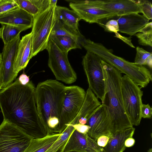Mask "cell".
Segmentation results:
<instances>
[{"mask_svg": "<svg viewBox=\"0 0 152 152\" xmlns=\"http://www.w3.org/2000/svg\"><path fill=\"white\" fill-rule=\"evenodd\" d=\"M101 104L98 98L88 87L86 92L83 104L77 115L78 118V123L86 124L95 110Z\"/></svg>", "mask_w": 152, "mask_h": 152, "instance_id": "ffe728a7", "label": "cell"}, {"mask_svg": "<svg viewBox=\"0 0 152 152\" xmlns=\"http://www.w3.org/2000/svg\"><path fill=\"white\" fill-rule=\"evenodd\" d=\"M1 28H0V38H1Z\"/></svg>", "mask_w": 152, "mask_h": 152, "instance_id": "b9f144b4", "label": "cell"}, {"mask_svg": "<svg viewBox=\"0 0 152 152\" xmlns=\"http://www.w3.org/2000/svg\"><path fill=\"white\" fill-rule=\"evenodd\" d=\"M135 143V140L132 137L127 139L125 142V145L126 147H130L133 146Z\"/></svg>", "mask_w": 152, "mask_h": 152, "instance_id": "74e56055", "label": "cell"}, {"mask_svg": "<svg viewBox=\"0 0 152 152\" xmlns=\"http://www.w3.org/2000/svg\"><path fill=\"white\" fill-rule=\"evenodd\" d=\"M19 7L35 17L53 6L51 0H14Z\"/></svg>", "mask_w": 152, "mask_h": 152, "instance_id": "7402d4cb", "label": "cell"}, {"mask_svg": "<svg viewBox=\"0 0 152 152\" xmlns=\"http://www.w3.org/2000/svg\"><path fill=\"white\" fill-rule=\"evenodd\" d=\"M61 134L53 133L42 138L32 139L23 152H45L60 137Z\"/></svg>", "mask_w": 152, "mask_h": 152, "instance_id": "603a6c76", "label": "cell"}, {"mask_svg": "<svg viewBox=\"0 0 152 152\" xmlns=\"http://www.w3.org/2000/svg\"><path fill=\"white\" fill-rule=\"evenodd\" d=\"M97 23L102 27L105 31L115 33L119 31L118 22L116 20H104L102 19L99 20Z\"/></svg>", "mask_w": 152, "mask_h": 152, "instance_id": "f546056e", "label": "cell"}, {"mask_svg": "<svg viewBox=\"0 0 152 152\" xmlns=\"http://www.w3.org/2000/svg\"><path fill=\"white\" fill-rule=\"evenodd\" d=\"M115 37L121 39L124 42L133 48H135V47L133 45L131 42V38L129 37H126L122 36L119 34L118 32L115 33Z\"/></svg>", "mask_w": 152, "mask_h": 152, "instance_id": "d590c367", "label": "cell"}, {"mask_svg": "<svg viewBox=\"0 0 152 152\" xmlns=\"http://www.w3.org/2000/svg\"><path fill=\"white\" fill-rule=\"evenodd\" d=\"M32 45L31 32L23 36L20 40L14 65V71L17 76L20 71L26 67L31 58Z\"/></svg>", "mask_w": 152, "mask_h": 152, "instance_id": "e0dca14e", "label": "cell"}, {"mask_svg": "<svg viewBox=\"0 0 152 152\" xmlns=\"http://www.w3.org/2000/svg\"><path fill=\"white\" fill-rule=\"evenodd\" d=\"M147 152H152V148H151L149 149Z\"/></svg>", "mask_w": 152, "mask_h": 152, "instance_id": "ab89813d", "label": "cell"}, {"mask_svg": "<svg viewBox=\"0 0 152 152\" xmlns=\"http://www.w3.org/2000/svg\"><path fill=\"white\" fill-rule=\"evenodd\" d=\"M31 81L22 85L18 78L0 90V108L4 120L16 126L31 139L52 134L40 119Z\"/></svg>", "mask_w": 152, "mask_h": 152, "instance_id": "6da1fadb", "label": "cell"}, {"mask_svg": "<svg viewBox=\"0 0 152 152\" xmlns=\"http://www.w3.org/2000/svg\"><path fill=\"white\" fill-rule=\"evenodd\" d=\"M82 46L87 51L96 54L121 73L125 74L141 88L146 87L152 81L151 73L148 69L115 55L112 50L107 49L101 43L86 39Z\"/></svg>", "mask_w": 152, "mask_h": 152, "instance_id": "277c9868", "label": "cell"}, {"mask_svg": "<svg viewBox=\"0 0 152 152\" xmlns=\"http://www.w3.org/2000/svg\"><path fill=\"white\" fill-rule=\"evenodd\" d=\"M2 88L1 85V81H0V90H1Z\"/></svg>", "mask_w": 152, "mask_h": 152, "instance_id": "60d3db41", "label": "cell"}, {"mask_svg": "<svg viewBox=\"0 0 152 152\" xmlns=\"http://www.w3.org/2000/svg\"><path fill=\"white\" fill-rule=\"evenodd\" d=\"M18 7L14 0H0V16Z\"/></svg>", "mask_w": 152, "mask_h": 152, "instance_id": "4dcf8cb0", "label": "cell"}, {"mask_svg": "<svg viewBox=\"0 0 152 152\" xmlns=\"http://www.w3.org/2000/svg\"><path fill=\"white\" fill-rule=\"evenodd\" d=\"M105 84L102 104L105 107L112 135L133 126L124 106L121 89V73L101 59Z\"/></svg>", "mask_w": 152, "mask_h": 152, "instance_id": "7a4b0ae2", "label": "cell"}, {"mask_svg": "<svg viewBox=\"0 0 152 152\" xmlns=\"http://www.w3.org/2000/svg\"><path fill=\"white\" fill-rule=\"evenodd\" d=\"M87 4L121 15L131 13H142L140 0H85Z\"/></svg>", "mask_w": 152, "mask_h": 152, "instance_id": "7c38bea8", "label": "cell"}, {"mask_svg": "<svg viewBox=\"0 0 152 152\" xmlns=\"http://www.w3.org/2000/svg\"><path fill=\"white\" fill-rule=\"evenodd\" d=\"M141 116L144 118H151L152 115V108L149 104H142L141 110Z\"/></svg>", "mask_w": 152, "mask_h": 152, "instance_id": "d6a6232c", "label": "cell"}, {"mask_svg": "<svg viewBox=\"0 0 152 152\" xmlns=\"http://www.w3.org/2000/svg\"><path fill=\"white\" fill-rule=\"evenodd\" d=\"M109 137L105 135H102L97 138L96 142L98 145L100 147L103 148L107 144Z\"/></svg>", "mask_w": 152, "mask_h": 152, "instance_id": "e575fe53", "label": "cell"}, {"mask_svg": "<svg viewBox=\"0 0 152 152\" xmlns=\"http://www.w3.org/2000/svg\"><path fill=\"white\" fill-rule=\"evenodd\" d=\"M56 6H51L34 17L31 32L32 44L31 58L47 48L56 20Z\"/></svg>", "mask_w": 152, "mask_h": 152, "instance_id": "5b68a950", "label": "cell"}, {"mask_svg": "<svg viewBox=\"0 0 152 152\" xmlns=\"http://www.w3.org/2000/svg\"><path fill=\"white\" fill-rule=\"evenodd\" d=\"M18 78L19 82L23 85L27 84L30 81L29 77L24 73L21 74Z\"/></svg>", "mask_w": 152, "mask_h": 152, "instance_id": "8d00e7d4", "label": "cell"}, {"mask_svg": "<svg viewBox=\"0 0 152 152\" xmlns=\"http://www.w3.org/2000/svg\"><path fill=\"white\" fill-rule=\"evenodd\" d=\"M136 55L134 62L135 64L145 66L148 63L152 61L151 53L139 46L136 48Z\"/></svg>", "mask_w": 152, "mask_h": 152, "instance_id": "f1b7e54d", "label": "cell"}, {"mask_svg": "<svg viewBox=\"0 0 152 152\" xmlns=\"http://www.w3.org/2000/svg\"><path fill=\"white\" fill-rule=\"evenodd\" d=\"M1 37L4 44H6L13 39L20 33L25 31L22 28L6 24H1Z\"/></svg>", "mask_w": 152, "mask_h": 152, "instance_id": "4316f807", "label": "cell"}, {"mask_svg": "<svg viewBox=\"0 0 152 152\" xmlns=\"http://www.w3.org/2000/svg\"><path fill=\"white\" fill-rule=\"evenodd\" d=\"M102 147L87 133H80L75 129L70 135L64 152H102Z\"/></svg>", "mask_w": 152, "mask_h": 152, "instance_id": "5bb4252c", "label": "cell"}, {"mask_svg": "<svg viewBox=\"0 0 152 152\" xmlns=\"http://www.w3.org/2000/svg\"><path fill=\"white\" fill-rule=\"evenodd\" d=\"M86 124L90 127L87 134L96 141L99 137L104 134L107 129V115L105 106L101 104L98 107Z\"/></svg>", "mask_w": 152, "mask_h": 152, "instance_id": "2e32d148", "label": "cell"}, {"mask_svg": "<svg viewBox=\"0 0 152 152\" xmlns=\"http://www.w3.org/2000/svg\"><path fill=\"white\" fill-rule=\"evenodd\" d=\"M101 58L87 51L83 57L82 64L89 88L97 98L102 100L105 92V84Z\"/></svg>", "mask_w": 152, "mask_h": 152, "instance_id": "9c48e42d", "label": "cell"}, {"mask_svg": "<svg viewBox=\"0 0 152 152\" xmlns=\"http://www.w3.org/2000/svg\"><path fill=\"white\" fill-rule=\"evenodd\" d=\"M56 19L65 26L76 34H81L78 29V23L81 19L76 12L66 7L56 6Z\"/></svg>", "mask_w": 152, "mask_h": 152, "instance_id": "44dd1931", "label": "cell"}, {"mask_svg": "<svg viewBox=\"0 0 152 152\" xmlns=\"http://www.w3.org/2000/svg\"><path fill=\"white\" fill-rule=\"evenodd\" d=\"M1 61H2V55H1V54L0 53V66H1Z\"/></svg>", "mask_w": 152, "mask_h": 152, "instance_id": "f35d334b", "label": "cell"}, {"mask_svg": "<svg viewBox=\"0 0 152 152\" xmlns=\"http://www.w3.org/2000/svg\"><path fill=\"white\" fill-rule=\"evenodd\" d=\"M20 40L19 34L4 45L0 66V81L2 88L12 83L17 76L14 71V65Z\"/></svg>", "mask_w": 152, "mask_h": 152, "instance_id": "8fae6325", "label": "cell"}, {"mask_svg": "<svg viewBox=\"0 0 152 152\" xmlns=\"http://www.w3.org/2000/svg\"><path fill=\"white\" fill-rule=\"evenodd\" d=\"M86 92L77 86H66L59 122L55 132L61 134L70 124L80 111L84 102Z\"/></svg>", "mask_w": 152, "mask_h": 152, "instance_id": "ba28073f", "label": "cell"}, {"mask_svg": "<svg viewBox=\"0 0 152 152\" xmlns=\"http://www.w3.org/2000/svg\"><path fill=\"white\" fill-rule=\"evenodd\" d=\"M66 126L60 137L45 152H64L68 140L75 129L70 124Z\"/></svg>", "mask_w": 152, "mask_h": 152, "instance_id": "cb8c5ba5", "label": "cell"}, {"mask_svg": "<svg viewBox=\"0 0 152 152\" xmlns=\"http://www.w3.org/2000/svg\"><path fill=\"white\" fill-rule=\"evenodd\" d=\"M135 129L133 127L119 131L110 136L106 145L102 148V152H123L126 148V140L132 137Z\"/></svg>", "mask_w": 152, "mask_h": 152, "instance_id": "d6986e66", "label": "cell"}, {"mask_svg": "<svg viewBox=\"0 0 152 152\" xmlns=\"http://www.w3.org/2000/svg\"><path fill=\"white\" fill-rule=\"evenodd\" d=\"M50 38L63 51L68 53L72 49L81 48L80 44L73 38L65 36H51Z\"/></svg>", "mask_w": 152, "mask_h": 152, "instance_id": "484cf974", "label": "cell"}, {"mask_svg": "<svg viewBox=\"0 0 152 152\" xmlns=\"http://www.w3.org/2000/svg\"><path fill=\"white\" fill-rule=\"evenodd\" d=\"M104 20L114 19L117 21L119 31L132 36L135 35L149 22L143 15L131 13L121 15H116L103 19Z\"/></svg>", "mask_w": 152, "mask_h": 152, "instance_id": "9a60e30c", "label": "cell"}, {"mask_svg": "<svg viewBox=\"0 0 152 152\" xmlns=\"http://www.w3.org/2000/svg\"><path fill=\"white\" fill-rule=\"evenodd\" d=\"M51 36H65L69 37L75 39L80 45L81 42L85 38L82 34H76L57 19L52 31Z\"/></svg>", "mask_w": 152, "mask_h": 152, "instance_id": "d4e9b609", "label": "cell"}, {"mask_svg": "<svg viewBox=\"0 0 152 152\" xmlns=\"http://www.w3.org/2000/svg\"><path fill=\"white\" fill-rule=\"evenodd\" d=\"M70 124L77 131L82 134L87 133L90 129V127L86 124H82L79 123L75 124Z\"/></svg>", "mask_w": 152, "mask_h": 152, "instance_id": "836d02e7", "label": "cell"}, {"mask_svg": "<svg viewBox=\"0 0 152 152\" xmlns=\"http://www.w3.org/2000/svg\"><path fill=\"white\" fill-rule=\"evenodd\" d=\"M141 88L126 75L122 76L121 89L123 103L126 114L133 126L140 125L143 91Z\"/></svg>", "mask_w": 152, "mask_h": 152, "instance_id": "8992f818", "label": "cell"}, {"mask_svg": "<svg viewBox=\"0 0 152 152\" xmlns=\"http://www.w3.org/2000/svg\"><path fill=\"white\" fill-rule=\"evenodd\" d=\"M46 49L48 53V66L56 79L68 84L75 82L77 74L69 62L68 53L62 51L50 38Z\"/></svg>", "mask_w": 152, "mask_h": 152, "instance_id": "52a82bcc", "label": "cell"}, {"mask_svg": "<svg viewBox=\"0 0 152 152\" xmlns=\"http://www.w3.org/2000/svg\"><path fill=\"white\" fill-rule=\"evenodd\" d=\"M141 45L152 46V23L149 22L135 35Z\"/></svg>", "mask_w": 152, "mask_h": 152, "instance_id": "83f0119b", "label": "cell"}, {"mask_svg": "<svg viewBox=\"0 0 152 152\" xmlns=\"http://www.w3.org/2000/svg\"><path fill=\"white\" fill-rule=\"evenodd\" d=\"M142 13L148 20L152 19V5L147 0H140Z\"/></svg>", "mask_w": 152, "mask_h": 152, "instance_id": "1f68e13d", "label": "cell"}, {"mask_svg": "<svg viewBox=\"0 0 152 152\" xmlns=\"http://www.w3.org/2000/svg\"><path fill=\"white\" fill-rule=\"evenodd\" d=\"M66 86L56 80L39 83L35 87V98L39 116L52 133L58 125Z\"/></svg>", "mask_w": 152, "mask_h": 152, "instance_id": "3957f363", "label": "cell"}, {"mask_svg": "<svg viewBox=\"0 0 152 152\" xmlns=\"http://www.w3.org/2000/svg\"><path fill=\"white\" fill-rule=\"evenodd\" d=\"M70 7L83 19L89 23H97L103 18L117 15L113 12L96 8L86 3L84 0H66Z\"/></svg>", "mask_w": 152, "mask_h": 152, "instance_id": "4fadbf2b", "label": "cell"}, {"mask_svg": "<svg viewBox=\"0 0 152 152\" xmlns=\"http://www.w3.org/2000/svg\"><path fill=\"white\" fill-rule=\"evenodd\" d=\"M34 17L18 7L0 16V23L22 28L26 30L32 27Z\"/></svg>", "mask_w": 152, "mask_h": 152, "instance_id": "ac0fdd59", "label": "cell"}, {"mask_svg": "<svg viewBox=\"0 0 152 152\" xmlns=\"http://www.w3.org/2000/svg\"><path fill=\"white\" fill-rule=\"evenodd\" d=\"M31 139L5 120L0 125V152H23Z\"/></svg>", "mask_w": 152, "mask_h": 152, "instance_id": "30bf717a", "label": "cell"}]
</instances>
